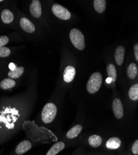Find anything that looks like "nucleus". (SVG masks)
Returning <instances> with one entry per match:
<instances>
[{"instance_id": "nucleus-22", "label": "nucleus", "mask_w": 138, "mask_h": 155, "mask_svg": "<svg viewBox=\"0 0 138 155\" xmlns=\"http://www.w3.org/2000/svg\"><path fill=\"white\" fill-rule=\"evenodd\" d=\"M89 145L92 147H98L99 146L101 145L102 143V138L99 135H93L89 137Z\"/></svg>"}, {"instance_id": "nucleus-18", "label": "nucleus", "mask_w": 138, "mask_h": 155, "mask_svg": "<svg viewBox=\"0 0 138 155\" xmlns=\"http://www.w3.org/2000/svg\"><path fill=\"white\" fill-rule=\"evenodd\" d=\"M82 126L81 125H76L73 127L67 133V137L69 139H73L77 137L82 130Z\"/></svg>"}, {"instance_id": "nucleus-8", "label": "nucleus", "mask_w": 138, "mask_h": 155, "mask_svg": "<svg viewBox=\"0 0 138 155\" xmlns=\"http://www.w3.org/2000/svg\"><path fill=\"white\" fill-rule=\"evenodd\" d=\"M51 11L55 17L62 21H67L72 18L71 12L61 5L57 3L52 5L51 6Z\"/></svg>"}, {"instance_id": "nucleus-16", "label": "nucleus", "mask_w": 138, "mask_h": 155, "mask_svg": "<svg viewBox=\"0 0 138 155\" xmlns=\"http://www.w3.org/2000/svg\"><path fill=\"white\" fill-rule=\"evenodd\" d=\"M121 144V140L118 137H111L106 143V147L110 150L118 149Z\"/></svg>"}, {"instance_id": "nucleus-25", "label": "nucleus", "mask_w": 138, "mask_h": 155, "mask_svg": "<svg viewBox=\"0 0 138 155\" xmlns=\"http://www.w3.org/2000/svg\"><path fill=\"white\" fill-rule=\"evenodd\" d=\"M134 55L136 61H138V44H136L134 47Z\"/></svg>"}, {"instance_id": "nucleus-24", "label": "nucleus", "mask_w": 138, "mask_h": 155, "mask_svg": "<svg viewBox=\"0 0 138 155\" xmlns=\"http://www.w3.org/2000/svg\"><path fill=\"white\" fill-rule=\"evenodd\" d=\"M132 151L134 154H138V140H137L134 143L132 147Z\"/></svg>"}, {"instance_id": "nucleus-4", "label": "nucleus", "mask_w": 138, "mask_h": 155, "mask_svg": "<svg viewBox=\"0 0 138 155\" xmlns=\"http://www.w3.org/2000/svg\"><path fill=\"white\" fill-rule=\"evenodd\" d=\"M44 12L42 2L39 0H31L28 2L27 12H25V13L40 27L44 22L43 21L44 18Z\"/></svg>"}, {"instance_id": "nucleus-6", "label": "nucleus", "mask_w": 138, "mask_h": 155, "mask_svg": "<svg viewBox=\"0 0 138 155\" xmlns=\"http://www.w3.org/2000/svg\"><path fill=\"white\" fill-rule=\"evenodd\" d=\"M103 77L99 72H95L90 76L86 84V91L90 94H94L99 91L102 86Z\"/></svg>"}, {"instance_id": "nucleus-14", "label": "nucleus", "mask_w": 138, "mask_h": 155, "mask_svg": "<svg viewBox=\"0 0 138 155\" xmlns=\"http://www.w3.org/2000/svg\"><path fill=\"white\" fill-rule=\"evenodd\" d=\"M125 49L122 45H119L115 50V59L118 66H121L124 60Z\"/></svg>"}, {"instance_id": "nucleus-11", "label": "nucleus", "mask_w": 138, "mask_h": 155, "mask_svg": "<svg viewBox=\"0 0 138 155\" xmlns=\"http://www.w3.org/2000/svg\"><path fill=\"white\" fill-rule=\"evenodd\" d=\"M76 75V69L72 65L67 66L63 71V80L67 83L72 82Z\"/></svg>"}, {"instance_id": "nucleus-17", "label": "nucleus", "mask_w": 138, "mask_h": 155, "mask_svg": "<svg viewBox=\"0 0 138 155\" xmlns=\"http://www.w3.org/2000/svg\"><path fill=\"white\" fill-rule=\"evenodd\" d=\"M65 148V144L64 142L59 141L54 144L51 148L49 149L46 155H56L62 150H64Z\"/></svg>"}, {"instance_id": "nucleus-7", "label": "nucleus", "mask_w": 138, "mask_h": 155, "mask_svg": "<svg viewBox=\"0 0 138 155\" xmlns=\"http://www.w3.org/2000/svg\"><path fill=\"white\" fill-rule=\"evenodd\" d=\"M57 106L52 102H49L44 106L41 112L42 121L46 124L51 123L57 115Z\"/></svg>"}, {"instance_id": "nucleus-5", "label": "nucleus", "mask_w": 138, "mask_h": 155, "mask_svg": "<svg viewBox=\"0 0 138 155\" xmlns=\"http://www.w3.org/2000/svg\"><path fill=\"white\" fill-rule=\"evenodd\" d=\"M69 38L73 46L80 51L85 48V37L83 33L78 29L73 28L69 32Z\"/></svg>"}, {"instance_id": "nucleus-19", "label": "nucleus", "mask_w": 138, "mask_h": 155, "mask_svg": "<svg viewBox=\"0 0 138 155\" xmlns=\"http://www.w3.org/2000/svg\"><path fill=\"white\" fill-rule=\"evenodd\" d=\"M93 2L94 9L98 13H103L105 11L106 6V2L105 0H95Z\"/></svg>"}, {"instance_id": "nucleus-13", "label": "nucleus", "mask_w": 138, "mask_h": 155, "mask_svg": "<svg viewBox=\"0 0 138 155\" xmlns=\"http://www.w3.org/2000/svg\"><path fill=\"white\" fill-rule=\"evenodd\" d=\"M32 147V144L29 140L22 141L16 148V153L18 155H21L26 153Z\"/></svg>"}, {"instance_id": "nucleus-12", "label": "nucleus", "mask_w": 138, "mask_h": 155, "mask_svg": "<svg viewBox=\"0 0 138 155\" xmlns=\"http://www.w3.org/2000/svg\"><path fill=\"white\" fill-rule=\"evenodd\" d=\"M113 111L115 116L118 119H120L123 117V106L119 99L116 98L113 102Z\"/></svg>"}, {"instance_id": "nucleus-3", "label": "nucleus", "mask_w": 138, "mask_h": 155, "mask_svg": "<svg viewBox=\"0 0 138 155\" xmlns=\"http://www.w3.org/2000/svg\"><path fill=\"white\" fill-rule=\"evenodd\" d=\"M6 78L19 81L25 76H29V67L16 60L11 61L7 66Z\"/></svg>"}, {"instance_id": "nucleus-2", "label": "nucleus", "mask_w": 138, "mask_h": 155, "mask_svg": "<svg viewBox=\"0 0 138 155\" xmlns=\"http://www.w3.org/2000/svg\"><path fill=\"white\" fill-rule=\"evenodd\" d=\"M18 8L16 2H8L0 11V22L5 27L17 31Z\"/></svg>"}, {"instance_id": "nucleus-15", "label": "nucleus", "mask_w": 138, "mask_h": 155, "mask_svg": "<svg viewBox=\"0 0 138 155\" xmlns=\"http://www.w3.org/2000/svg\"><path fill=\"white\" fill-rule=\"evenodd\" d=\"M18 81H16L6 77L0 81V88L3 90L11 89L16 86Z\"/></svg>"}, {"instance_id": "nucleus-1", "label": "nucleus", "mask_w": 138, "mask_h": 155, "mask_svg": "<svg viewBox=\"0 0 138 155\" xmlns=\"http://www.w3.org/2000/svg\"><path fill=\"white\" fill-rule=\"evenodd\" d=\"M21 36L29 42H34L40 35V26L32 21L25 12L18 9V29Z\"/></svg>"}, {"instance_id": "nucleus-10", "label": "nucleus", "mask_w": 138, "mask_h": 155, "mask_svg": "<svg viewBox=\"0 0 138 155\" xmlns=\"http://www.w3.org/2000/svg\"><path fill=\"white\" fill-rule=\"evenodd\" d=\"M23 46H15L12 47H0V58H6L12 56L16 57Z\"/></svg>"}, {"instance_id": "nucleus-20", "label": "nucleus", "mask_w": 138, "mask_h": 155, "mask_svg": "<svg viewBox=\"0 0 138 155\" xmlns=\"http://www.w3.org/2000/svg\"><path fill=\"white\" fill-rule=\"evenodd\" d=\"M107 75L109 78L113 81H115L117 78V71L115 66L113 64H109L106 67Z\"/></svg>"}, {"instance_id": "nucleus-9", "label": "nucleus", "mask_w": 138, "mask_h": 155, "mask_svg": "<svg viewBox=\"0 0 138 155\" xmlns=\"http://www.w3.org/2000/svg\"><path fill=\"white\" fill-rule=\"evenodd\" d=\"M24 41V38L18 32H12L8 35H0V47H5L11 42H21Z\"/></svg>"}, {"instance_id": "nucleus-23", "label": "nucleus", "mask_w": 138, "mask_h": 155, "mask_svg": "<svg viewBox=\"0 0 138 155\" xmlns=\"http://www.w3.org/2000/svg\"><path fill=\"white\" fill-rule=\"evenodd\" d=\"M128 95L132 101L138 100V84L133 85L129 90Z\"/></svg>"}, {"instance_id": "nucleus-21", "label": "nucleus", "mask_w": 138, "mask_h": 155, "mask_svg": "<svg viewBox=\"0 0 138 155\" xmlns=\"http://www.w3.org/2000/svg\"><path fill=\"white\" fill-rule=\"evenodd\" d=\"M138 73V69L134 63H131L127 69V74L130 79L133 80L136 77Z\"/></svg>"}]
</instances>
